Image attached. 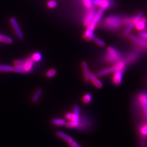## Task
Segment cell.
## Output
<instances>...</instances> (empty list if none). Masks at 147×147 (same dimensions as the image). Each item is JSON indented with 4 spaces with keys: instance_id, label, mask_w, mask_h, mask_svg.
Returning <instances> with one entry per match:
<instances>
[{
    "instance_id": "obj_27",
    "label": "cell",
    "mask_w": 147,
    "mask_h": 147,
    "mask_svg": "<svg viewBox=\"0 0 147 147\" xmlns=\"http://www.w3.org/2000/svg\"><path fill=\"white\" fill-rule=\"evenodd\" d=\"M57 5V2L55 0H50L47 2V7L49 8L53 9Z\"/></svg>"
},
{
    "instance_id": "obj_8",
    "label": "cell",
    "mask_w": 147,
    "mask_h": 147,
    "mask_svg": "<svg viewBox=\"0 0 147 147\" xmlns=\"http://www.w3.org/2000/svg\"><path fill=\"white\" fill-rule=\"evenodd\" d=\"M96 13V9L94 7L88 9V11L86 14L84 20V26L87 27L92 22L95 16Z\"/></svg>"
},
{
    "instance_id": "obj_20",
    "label": "cell",
    "mask_w": 147,
    "mask_h": 147,
    "mask_svg": "<svg viewBox=\"0 0 147 147\" xmlns=\"http://www.w3.org/2000/svg\"><path fill=\"white\" fill-rule=\"evenodd\" d=\"M0 42H3L5 44H9L13 42V39L11 38V37L0 33Z\"/></svg>"
},
{
    "instance_id": "obj_10",
    "label": "cell",
    "mask_w": 147,
    "mask_h": 147,
    "mask_svg": "<svg viewBox=\"0 0 147 147\" xmlns=\"http://www.w3.org/2000/svg\"><path fill=\"white\" fill-rule=\"evenodd\" d=\"M89 82H90L98 89H101L103 87V84L94 74L90 73L89 76Z\"/></svg>"
},
{
    "instance_id": "obj_29",
    "label": "cell",
    "mask_w": 147,
    "mask_h": 147,
    "mask_svg": "<svg viewBox=\"0 0 147 147\" xmlns=\"http://www.w3.org/2000/svg\"><path fill=\"white\" fill-rule=\"evenodd\" d=\"M134 27H135V25L134 24H130V25H127V27H126L125 30L124 31V35H125V36L128 35L130 33V32L132 30V29L134 28Z\"/></svg>"
},
{
    "instance_id": "obj_5",
    "label": "cell",
    "mask_w": 147,
    "mask_h": 147,
    "mask_svg": "<svg viewBox=\"0 0 147 147\" xmlns=\"http://www.w3.org/2000/svg\"><path fill=\"white\" fill-rule=\"evenodd\" d=\"M73 112L74 113L73 119L71 121H68L66 123L65 126L69 129H76L79 125V121L80 118V109L79 106L77 105L74 106Z\"/></svg>"
},
{
    "instance_id": "obj_23",
    "label": "cell",
    "mask_w": 147,
    "mask_h": 147,
    "mask_svg": "<svg viewBox=\"0 0 147 147\" xmlns=\"http://www.w3.org/2000/svg\"><path fill=\"white\" fill-rule=\"evenodd\" d=\"M13 71V67L8 65L0 64V72H11Z\"/></svg>"
},
{
    "instance_id": "obj_12",
    "label": "cell",
    "mask_w": 147,
    "mask_h": 147,
    "mask_svg": "<svg viewBox=\"0 0 147 147\" xmlns=\"http://www.w3.org/2000/svg\"><path fill=\"white\" fill-rule=\"evenodd\" d=\"M93 4L105 10L110 6L111 3L109 0H93Z\"/></svg>"
},
{
    "instance_id": "obj_18",
    "label": "cell",
    "mask_w": 147,
    "mask_h": 147,
    "mask_svg": "<svg viewBox=\"0 0 147 147\" xmlns=\"http://www.w3.org/2000/svg\"><path fill=\"white\" fill-rule=\"evenodd\" d=\"M42 93V90L41 88L37 89L34 93V94L32 96V101L33 102H37L40 98Z\"/></svg>"
},
{
    "instance_id": "obj_30",
    "label": "cell",
    "mask_w": 147,
    "mask_h": 147,
    "mask_svg": "<svg viewBox=\"0 0 147 147\" xmlns=\"http://www.w3.org/2000/svg\"><path fill=\"white\" fill-rule=\"evenodd\" d=\"M24 63V60L16 59L14 61L13 65H14V66H22L23 67Z\"/></svg>"
},
{
    "instance_id": "obj_2",
    "label": "cell",
    "mask_w": 147,
    "mask_h": 147,
    "mask_svg": "<svg viewBox=\"0 0 147 147\" xmlns=\"http://www.w3.org/2000/svg\"><path fill=\"white\" fill-rule=\"evenodd\" d=\"M105 60L107 63L115 64L121 61V56L114 47H109L107 49V54L105 56Z\"/></svg>"
},
{
    "instance_id": "obj_28",
    "label": "cell",
    "mask_w": 147,
    "mask_h": 147,
    "mask_svg": "<svg viewBox=\"0 0 147 147\" xmlns=\"http://www.w3.org/2000/svg\"><path fill=\"white\" fill-rule=\"evenodd\" d=\"M84 6L88 9L93 7V1L92 0H82Z\"/></svg>"
},
{
    "instance_id": "obj_17",
    "label": "cell",
    "mask_w": 147,
    "mask_h": 147,
    "mask_svg": "<svg viewBox=\"0 0 147 147\" xmlns=\"http://www.w3.org/2000/svg\"><path fill=\"white\" fill-rule=\"evenodd\" d=\"M67 121L62 118H55L51 121V123L53 125L62 126L65 125Z\"/></svg>"
},
{
    "instance_id": "obj_16",
    "label": "cell",
    "mask_w": 147,
    "mask_h": 147,
    "mask_svg": "<svg viewBox=\"0 0 147 147\" xmlns=\"http://www.w3.org/2000/svg\"><path fill=\"white\" fill-rule=\"evenodd\" d=\"M146 24H147L146 18H145L144 17H142L141 20L140 21H138L135 24V27L137 30H138L139 31H142L145 28V27L146 26Z\"/></svg>"
},
{
    "instance_id": "obj_25",
    "label": "cell",
    "mask_w": 147,
    "mask_h": 147,
    "mask_svg": "<svg viewBox=\"0 0 147 147\" xmlns=\"http://www.w3.org/2000/svg\"><path fill=\"white\" fill-rule=\"evenodd\" d=\"M13 71L17 73H26L22 66H14L13 67Z\"/></svg>"
},
{
    "instance_id": "obj_14",
    "label": "cell",
    "mask_w": 147,
    "mask_h": 147,
    "mask_svg": "<svg viewBox=\"0 0 147 147\" xmlns=\"http://www.w3.org/2000/svg\"><path fill=\"white\" fill-rule=\"evenodd\" d=\"M129 38L130 40H131L132 42L136 43L137 44L147 48V40L142 39L141 38L136 37L133 35L130 36Z\"/></svg>"
},
{
    "instance_id": "obj_6",
    "label": "cell",
    "mask_w": 147,
    "mask_h": 147,
    "mask_svg": "<svg viewBox=\"0 0 147 147\" xmlns=\"http://www.w3.org/2000/svg\"><path fill=\"white\" fill-rule=\"evenodd\" d=\"M136 101L142 110L144 118L147 120V93L141 92L137 95Z\"/></svg>"
},
{
    "instance_id": "obj_32",
    "label": "cell",
    "mask_w": 147,
    "mask_h": 147,
    "mask_svg": "<svg viewBox=\"0 0 147 147\" xmlns=\"http://www.w3.org/2000/svg\"><path fill=\"white\" fill-rule=\"evenodd\" d=\"M140 36L142 39L147 40V32H142L140 34Z\"/></svg>"
},
{
    "instance_id": "obj_11",
    "label": "cell",
    "mask_w": 147,
    "mask_h": 147,
    "mask_svg": "<svg viewBox=\"0 0 147 147\" xmlns=\"http://www.w3.org/2000/svg\"><path fill=\"white\" fill-rule=\"evenodd\" d=\"M34 61L32 59L30 56L24 60L23 67L26 73H28L31 71L34 67Z\"/></svg>"
},
{
    "instance_id": "obj_9",
    "label": "cell",
    "mask_w": 147,
    "mask_h": 147,
    "mask_svg": "<svg viewBox=\"0 0 147 147\" xmlns=\"http://www.w3.org/2000/svg\"><path fill=\"white\" fill-rule=\"evenodd\" d=\"M124 70H119L113 73L112 77V82L113 84L116 86H118L121 84L123 81Z\"/></svg>"
},
{
    "instance_id": "obj_13",
    "label": "cell",
    "mask_w": 147,
    "mask_h": 147,
    "mask_svg": "<svg viewBox=\"0 0 147 147\" xmlns=\"http://www.w3.org/2000/svg\"><path fill=\"white\" fill-rule=\"evenodd\" d=\"M81 67L82 70V73L84 75V79L86 82H89V76H90V71H89L88 65L86 62H83L81 64Z\"/></svg>"
},
{
    "instance_id": "obj_26",
    "label": "cell",
    "mask_w": 147,
    "mask_h": 147,
    "mask_svg": "<svg viewBox=\"0 0 147 147\" xmlns=\"http://www.w3.org/2000/svg\"><path fill=\"white\" fill-rule=\"evenodd\" d=\"M93 40H94L95 42L98 45L99 47H103L105 45V43L102 40H101L100 38H98V37H95L94 36L93 38Z\"/></svg>"
},
{
    "instance_id": "obj_31",
    "label": "cell",
    "mask_w": 147,
    "mask_h": 147,
    "mask_svg": "<svg viewBox=\"0 0 147 147\" xmlns=\"http://www.w3.org/2000/svg\"><path fill=\"white\" fill-rule=\"evenodd\" d=\"M68 145L70 147H82L78 143L76 142L74 140L68 143Z\"/></svg>"
},
{
    "instance_id": "obj_1",
    "label": "cell",
    "mask_w": 147,
    "mask_h": 147,
    "mask_svg": "<svg viewBox=\"0 0 147 147\" xmlns=\"http://www.w3.org/2000/svg\"><path fill=\"white\" fill-rule=\"evenodd\" d=\"M123 25V19L117 16H111L106 18L104 21V25L106 27L116 30L119 28Z\"/></svg>"
},
{
    "instance_id": "obj_19",
    "label": "cell",
    "mask_w": 147,
    "mask_h": 147,
    "mask_svg": "<svg viewBox=\"0 0 147 147\" xmlns=\"http://www.w3.org/2000/svg\"><path fill=\"white\" fill-rule=\"evenodd\" d=\"M94 33L93 31H92L87 28V30L84 32V34L83 35V38L87 41H90L93 39L94 37Z\"/></svg>"
},
{
    "instance_id": "obj_7",
    "label": "cell",
    "mask_w": 147,
    "mask_h": 147,
    "mask_svg": "<svg viewBox=\"0 0 147 147\" xmlns=\"http://www.w3.org/2000/svg\"><path fill=\"white\" fill-rule=\"evenodd\" d=\"M9 22H10L11 26L12 28H13L14 31L16 33V36L20 39H23L24 38V35H23L22 32L21 31L20 27L19 26V24H18V22L17 21L16 18H14V17L11 18L9 19Z\"/></svg>"
},
{
    "instance_id": "obj_3",
    "label": "cell",
    "mask_w": 147,
    "mask_h": 147,
    "mask_svg": "<svg viewBox=\"0 0 147 147\" xmlns=\"http://www.w3.org/2000/svg\"><path fill=\"white\" fill-rule=\"evenodd\" d=\"M93 124V120L90 116L81 115L79 125L76 129L82 131H88L92 128Z\"/></svg>"
},
{
    "instance_id": "obj_4",
    "label": "cell",
    "mask_w": 147,
    "mask_h": 147,
    "mask_svg": "<svg viewBox=\"0 0 147 147\" xmlns=\"http://www.w3.org/2000/svg\"><path fill=\"white\" fill-rule=\"evenodd\" d=\"M126 66V62L123 61H121L117 63H115L113 65L108 68L104 69L99 71L97 75L98 76L102 77L111 73H113L119 70H124Z\"/></svg>"
},
{
    "instance_id": "obj_21",
    "label": "cell",
    "mask_w": 147,
    "mask_h": 147,
    "mask_svg": "<svg viewBox=\"0 0 147 147\" xmlns=\"http://www.w3.org/2000/svg\"><path fill=\"white\" fill-rule=\"evenodd\" d=\"M30 57L32 58V59L34 61V62H39L42 59V54L38 52L33 53Z\"/></svg>"
},
{
    "instance_id": "obj_15",
    "label": "cell",
    "mask_w": 147,
    "mask_h": 147,
    "mask_svg": "<svg viewBox=\"0 0 147 147\" xmlns=\"http://www.w3.org/2000/svg\"><path fill=\"white\" fill-rule=\"evenodd\" d=\"M56 135L59 138L67 142L68 144L74 140L73 138L71 137L62 131L56 132Z\"/></svg>"
},
{
    "instance_id": "obj_22",
    "label": "cell",
    "mask_w": 147,
    "mask_h": 147,
    "mask_svg": "<svg viewBox=\"0 0 147 147\" xmlns=\"http://www.w3.org/2000/svg\"><path fill=\"white\" fill-rule=\"evenodd\" d=\"M92 100V95L90 93H86L82 98V101L84 104H88Z\"/></svg>"
},
{
    "instance_id": "obj_24",
    "label": "cell",
    "mask_w": 147,
    "mask_h": 147,
    "mask_svg": "<svg viewBox=\"0 0 147 147\" xmlns=\"http://www.w3.org/2000/svg\"><path fill=\"white\" fill-rule=\"evenodd\" d=\"M57 73V70L55 69L52 68L47 70L46 73V76L47 78H52L54 77Z\"/></svg>"
}]
</instances>
